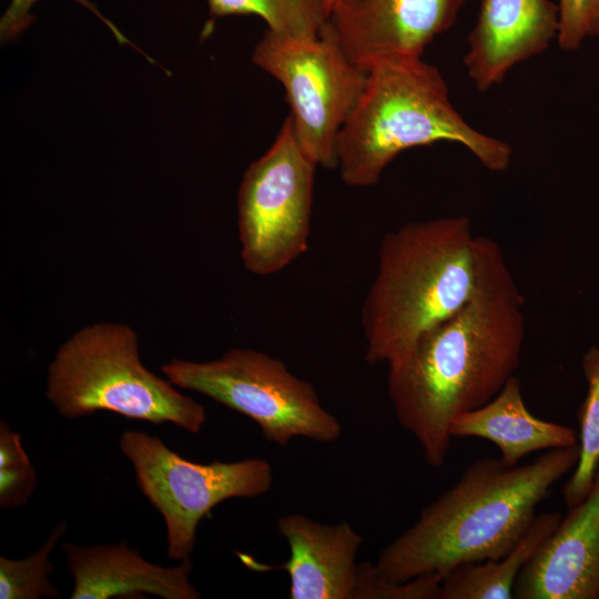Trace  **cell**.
<instances>
[{"mask_svg": "<svg viewBox=\"0 0 599 599\" xmlns=\"http://www.w3.org/2000/svg\"><path fill=\"white\" fill-rule=\"evenodd\" d=\"M524 303L499 244L477 235L469 300L387 365L396 419L429 466L445 464L454 418L487 404L515 376L526 337Z\"/></svg>", "mask_w": 599, "mask_h": 599, "instance_id": "cell-1", "label": "cell"}, {"mask_svg": "<svg viewBox=\"0 0 599 599\" xmlns=\"http://www.w3.org/2000/svg\"><path fill=\"white\" fill-rule=\"evenodd\" d=\"M578 456L577 444L546 450L516 466L500 458L474 460L380 551L378 572L392 581L430 573L444 578L457 566L504 557L552 486L575 468Z\"/></svg>", "mask_w": 599, "mask_h": 599, "instance_id": "cell-2", "label": "cell"}, {"mask_svg": "<svg viewBox=\"0 0 599 599\" xmlns=\"http://www.w3.org/2000/svg\"><path fill=\"white\" fill-rule=\"evenodd\" d=\"M476 238L464 215L409 222L383 237L362 307L368 364L399 359L469 300L476 285Z\"/></svg>", "mask_w": 599, "mask_h": 599, "instance_id": "cell-3", "label": "cell"}, {"mask_svg": "<svg viewBox=\"0 0 599 599\" xmlns=\"http://www.w3.org/2000/svg\"><path fill=\"white\" fill-rule=\"evenodd\" d=\"M436 142L463 145L493 172L511 162L508 143L476 130L456 110L435 65L423 58L383 59L367 68L339 132L336 169L346 185L372 186L402 152Z\"/></svg>", "mask_w": 599, "mask_h": 599, "instance_id": "cell-4", "label": "cell"}, {"mask_svg": "<svg viewBox=\"0 0 599 599\" xmlns=\"http://www.w3.org/2000/svg\"><path fill=\"white\" fill-rule=\"evenodd\" d=\"M148 369L139 335L129 325H87L60 345L48 366L45 396L65 418L109 410L128 419L202 429L204 407Z\"/></svg>", "mask_w": 599, "mask_h": 599, "instance_id": "cell-5", "label": "cell"}, {"mask_svg": "<svg viewBox=\"0 0 599 599\" xmlns=\"http://www.w3.org/2000/svg\"><path fill=\"white\" fill-rule=\"evenodd\" d=\"M161 370L174 386L251 418L278 446L295 437L332 443L341 435L339 422L323 407L312 384L264 352L236 347L206 362L172 358Z\"/></svg>", "mask_w": 599, "mask_h": 599, "instance_id": "cell-6", "label": "cell"}, {"mask_svg": "<svg viewBox=\"0 0 599 599\" xmlns=\"http://www.w3.org/2000/svg\"><path fill=\"white\" fill-rule=\"evenodd\" d=\"M255 65L284 88L293 130L317 166L337 167L339 132L366 81L326 27L317 38H291L266 30L254 47Z\"/></svg>", "mask_w": 599, "mask_h": 599, "instance_id": "cell-7", "label": "cell"}, {"mask_svg": "<svg viewBox=\"0 0 599 599\" xmlns=\"http://www.w3.org/2000/svg\"><path fill=\"white\" fill-rule=\"evenodd\" d=\"M119 446L140 490L164 519L171 559L190 558L200 521L220 502L255 498L272 487L273 470L265 459L194 463L140 430L124 432Z\"/></svg>", "mask_w": 599, "mask_h": 599, "instance_id": "cell-8", "label": "cell"}, {"mask_svg": "<svg viewBox=\"0 0 599 599\" xmlns=\"http://www.w3.org/2000/svg\"><path fill=\"white\" fill-rule=\"evenodd\" d=\"M316 167L288 115L238 189L241 258L252 274H275L307 251Z\"/></svg>", "mask_w": 599, "mask_h": 599, "instance_id": "cell-9", "label": "cell"}, {"mask_svg": "<svg viewBox=\"0 0 599 599\" xmlns=\"http://www.w3.org/2000/svg\"><path fill=\"white\" fill-rule=\"evenodd\" d=\"M466 0H334L326 27L363 70L379 60L422 58L450 29Z\"/></svg>", "mask_w": 599, "mask_h": 599, "instance_id": "cell-10", "label": "cell"}, {"mask_svg": "<svg viewBox=\"0 0 599 599\" xmlns=\"http://www.w3.org/2000/svg\"><path fill=\"white\" fill-rule=\"evenodd\" d=\"M516 599H599V470L520 571Z\"/></svg>", "mask_w": 599, "mask_h": 599, "instance_id": "cell-11", "label": "cell"}, {"mask_svg": "<svg viewBox=\"0 0 599 599\" xmlns=\"http://www.w3.org/2000/svg\"><path fill=\"white\" fill-rule=\"evenodd\" d=\"M559 30L551 0H481L464 64L479 91L499 84L517 64L546 51Z\"/></svg>", "mask_w": 599, "mask_h": 599, "instance_id": "cell-12", "label": "cell"}, {"mask_svg": "<svg viewBox=\"0 0 599 599\" xmlns=\"http://www.w3.org/2000/svg\"><path fill=\"white\" fill-rule=\"evenodd\" d=\"M277 530L290 548L287 561L268 566L242 556L248 567L286 571L291 599H354L363 537L348 522L329 525L292 514L278 519Z\"/></svg>", "mask_w": 599, "mask_h": 599, "instance_id": "cell-13", "label": "cell"}, {"mask_svg": "<svg viewBox=\"0 0 599 599\" xmlns=\"http://www.w3.org/2000/svg\"><path fill=\"white\" fill-rule=\"evenodd\" d=\"M67 568L73 578L71 599H108L153 595L163 599H199L191 583L190 558L162 567L144 559L126 541L79 546L64 542Z\"/></svg>", "mask_w": 599, "mask_h": 599, "instance_id": "cell-14", "label": "cell"}, {"mask_svg": "<svg viewBox=\"0 0 599 599\" xmlns=\"http://www.w3.org/2000/svg\"><path fill=\"white\" fill-rule=\"evenodd\" d=\"M451 437H477L491 441L500 459L516 466L528 455L578 444L571 427L544 420L525 404L521 383L512 376L487 404L458 415L450 424Z\"/></svg>", "mask_w": 599, "mask_h": 599, "instance_id": "cell-15", "label": "cell"}, {"mask_svg": "<svg viewBox=\"0 0 599 599\" xmlns=\"http://www.w3.org/2000/svg\"><path fill=\"white\" fill-rule=\"evenodd\" d=\"M562 515H536L519 541L501 558L464 564L441 581L439 599H510L516 580L539 547L555 531Z\"/></svg>", "mask_w": 599, "mask_h": 599, "instance_id": "cell-16", "label": "cell"}, {"mask_svg": "<svg viewBox=\"0 0 599 599\" xmlns=\"http://www.w3.org/2000/svg\"><path fill=\"white\" fill-rule=\"evenodd\" d=\"M581 369L587 389L577 413L579 456L561 490L568 509L586 498L599 470V346L582 354Z\"/></svg>", "mask_w": 599, "mask_h": 599, "instance_id": "cell-17", "label": "cell"}, {"mask_svg": "<svg viewBox=\"0 0 599 599\" xmlns=\"http://www.w3.org/2000/svg\"><path fill=\"white\" fill-rule=\"evenodd\" d=\"M215 17L253 14L267 29L291 38H317L328 19L326 0H207Z\"/></svg>", "mask_w": 599, "mask_h": 599, "instance_id": "cell-18", "label": "cell"}, {"mask_svg": "<svg viewBox=\"0 0 599 599\" xmlns=\"http://www.w3.org/2000/svg\"><path fill=\"white\" fill-rule=\"evenodd\" d=\"M67 528L65 522L58 524L41 547L23 559L0 557L1 599L60 598L50 580L53 570L50 555Z\"/></svg>", "mask_w": 599, "mask_h": 599, "instance_id": "cell-19", "label": "cell"}, {"mask_svg": "<svg viewBox=\"0 0 599 599\" xmlns=\"http://www.w3.org/2000/svg\"><path fill=\"white\" fill-rule=\"evenodd\" d=\"M37 484L35 470L26 454L21 435L0 423V508L14 509L28 502Z\"/></svg>", "mask_w": 599, "mask_h": 599, "instance_id": "cell-20", "label": "cell"}, {"mask_svg": "<svg viewBox=\"0 0 599 599\" xmlns=\"http://www.w3.org/2000/svg\"><path fill=\"white\" fill-rule=\"evenodd\" d=\"M443 578L423 575L406 581L383 577L375 565L358 564L354 599H439Z\"/></svg>", "mask_w": 599, "mask_h": 599, "instance_id": "cell-21", "label": "cell"}, {"mask_svg": "<svg viewBox=\"0 0 599 599\" xmlns=\"http://www.w3.org/2000/svg\"><path fill=\"white\" fill-rule=\"evenodd\" d=\"M557 41L564 51L578 50L591 38H599V0H558Z\"/></svg>", "mask_w": 599, "mask_h": 599, "instance_id": "cell-22", "label": "cell"}, {"mask_svg": "<svg viewBox=\"0 0 599 599\" xmlns=\"http://www.w3.org/2000/svg\"><path fill=\"white\" fill-rule=\"evenodd\" d=\"M38 0H12L1 18L0 32L2 39H9L19 34L33 21L30 13L32 6ZM93 12L102 22L111 29L112 33L120 43H129L130 41L121 33V31L90 2V0H74Z\"/></svg>", "mask_w": 599, "mask_h": 599, "instance_id": "cell-23", "label": "cell"}, {"mask_svg": "<svg viewBox=\"0 0 599 599\" xmlns=\"http://www.w3.org/2000/svg\"><path fill=\"white\" fill-rule=\"evenodd\" d=\"M326 2H327V6H328V10H329L331 7H332V3L334 2V0H326Z\"/></svg>", "mask_w": 599, "mask_h": 599, "instance_id": "cell-24", "label": "cell"}]
</instances>
